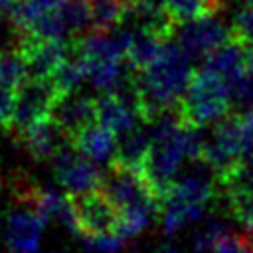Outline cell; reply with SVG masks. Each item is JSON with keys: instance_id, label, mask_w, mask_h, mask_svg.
I'll return each instance as SVG.
<instances>
[{"instance_id": "6da1fadb", "label": "cell", "mask_w": 253, "mask_h": 253, "mask_svg": "<svg viewBox=\"0 0 253 253\" xmlns=\"http://www.w3.org/2000/svg\"><path fill=\"white\" fill-rule=\"evenodd\" d=\"M194 71L192 55L178 42L172 43V40L152 65L142 71H132L138 97V119L144 125H154L160 117L174 111Z\"/></svg>"}, {"instance_id": "7a4b0ae2", "label": "cell", "mask_w": 253, "mask_h": 253, "mask_svg": "<svg viewBox=\"0 0 253 253\" xmlns=\"http://www.w3.org/2000/svg\"><path fill=\"white\" fill-rule=\"evenodd\" d=\"M99 188L115 202L123 213L121 233L125 237L138 233L154 211H160L156 198L152 196L140 170L111 162L101 176Z\"/></svg>"}, {"instance_id": "3957f363", "label": "cell", "mask_w": 253, "mask_h": 253, "mask_svg": "<svg viewBox=\"0 0 253 253\" xmlns=\"http://www.w3.org/2000/svg\"><path fill=\"white\" fill-rule=\"evenodd\" d=\"M231 109L229 85L215 71L202 67L196 69L178 105L174 107L178 121L184 126L202 128L217 123Z\"/></svg>"}, {"instance_id": "277c9868", "label": "cell", "mask_w": 253, "mask_h": 253, "mask_svg": "<svg viewBox=\"0 0 253 253\" xmlns=\"http://www.w3.org/2000/svg\"><path fill=\"white\" fill-rule=\"evenodd\" d=\"M67 202L73 217V229L89 243L113 235H123V213L99 186L85 192L67 194Z\"/></svg>"}, {"instance_id": "5b68a950", "label": "cell", "mask_w": 253, "mask_h": 253, "mask_svg": "<svg viewBox=\"0 0 253 253\" xmlns=\"http://www.w3.org/2000/svg\"><path fill=\"white\" fill-rule=\"evenodd\" d=\"M61 93L55 89L51 79L47 77H26L22 85L16 89V99L12 107L10 121L6 125V132L18 140L38 123L49 119L53 105Z\"/></svg>"}, {"instance_id": "8992f818", "label": "cell", "mask_w": 253, "mask_h": 253, "mask_svg": "<svg viewBox=\"0 0 253 253\" xmlns=\"http://www.w3.org/2000/svg\"><path fill=\"white\" fill-rule=\"evenodd\" d=\"M71 42L91 83L99 89H113L121 79V65L125 63L121 40L91 32L81 38H71Z\"/></svg>"}, {"instance_id": "52a82bcc", "label": "cell", "mask_w": 253, "mask_h": 253, "mask_svg": "<svg viewBox=\"0 0 253 253\" xmlns=\"http://www.w3.org/2000/svg\"><path fill=\"white\" fill-rule=\"evenodd\" d=\"M247 150L249 142L245 130V117L229 111L215 123L210 138L204 144L202 160L211 168L215 178H221L237 166Z\"/></svg>"}, {"instance_id": "ba28073f", "label": "cell", "mask_w": 253, "mask_h": 253, "mask_svg": "<svg viewBox=\"0 0 253 253\" xmlns=\"http://www.w3.org/2000/svg\"><path fill=\"white\" fill-rule=\"evenodd\" d=\"M49 119L57 125L63 138L73 144L89 126L97 123V99L75 91L61 95L53 105Z\"/></svg>"}, {"instance_id": "9c48e42d", "label": "cell", "mask_w": 253, "mask_h": 253, "mask_svg": "<svg viewBox=\"0 0 253 253\" xmlns=\"http://www.w3.org/2000/svg\"><path fill=\"white\" fill-rule=\"evenodd\" d=\"M176 42L192 55L206 57L215 47L225 43L231 38V30L221 24L215 16H204L196 20H188L176 26Z\"/></svg>"}, {"instance_id": "30bf717a", "label": "cell", "mask_w": 253, "mask_h": 253, "mask_svg": "<svg viewBox=\"0 0 253 253\" xmlns=\"http://www.w3.org/2000/svg\"><path fill=\"white\" fill-rule=\"evenodd\" d=\"M53 174L69 194L85 192L101 184V172L95 168L91 158L73 144L61 146L53 156Z\"/></svg>"}, {"instance_id": "8fae6325", "label": "cell", "mask_w": 253, "mask_h": 253, "mask_svg": "<svg viewBox=\"0 0 253 253\" xmlns=\"http://www.w3.org/2000/svg\"><path fill=\"white\" fill-rule=\"evenodd\" d=\"M20 53L24 55L28 77H51L57 67L65 61L71 49V42L65 40H40L26 38L18 40Z\"/></svg>"}, {"instance_id": "7c38bea8", "label": "cell", "mask_w": 253, "mask_h": 253, "mask_svg": "<svg viewBox=\"0 0 253 253\" xmlns=\"http://www.w3.org/2000/svg\"><path fill=\"white\" fill-rule=\"evenodd\" d=\"M43 219L28 206L14 208L6 213L4 243L12 253H34L40 243Z\"/></svg>"}, {"instance_id": "4fadbf2b", "label": "cell", "mask_w": 253, "mask_h": 253, "mask_svg": "<svg viewBox=\"0 0 253 253\" xmlns=\"http://www.w3.org/2000/svg\"><path fill=\"white\" fill-rule=\"evenodd\" d=\"M117 38L123 43L125 63L132 71H142L148 65H152L156 57L162 53L164 45L170 42L148 28H128Z\"/></svg>"}, {"instance_id": "5bb4252c", "label": "cell", "mask_w": 253, "mask_h": 253, "mask_svg": "<svg viewBox=\"0 0 253 253\" xmlns=\"http://www.w3.org/2000/svg\"><path fill=\"white\" fill-rule=\"evenodd\" d=\"M61 138L63 134L57 128V125L51 119H45L36 126H32L16 142L22 144L36 160H53V156L61 148Z\"/></svg>"}, {"instance_id": "9a60e30c", "label": "cell", "mask_w": 253, "mask_h": 253, "mask_svg": "<svg viewBox=\"0 0 253 253\" xmlns=\"http://www.w3.org/2000/svg\"><path fill=\"white\" fill-rule=\"evenodd\" d=\"M134 119H138V115L115 91H107L97 99V123L113 130L117 136L134 128Z\"/></svg>"}, {"instance_id": "2e32d148", "label": "cell", "mask_w": 253, "mask_h": 253, "mask_svg": "<svg viewBox=\"0 0 253 253\" xmlns=\"http://www.w3.org/2000/svg\"><path fill=\"white\" fill-rule=\"evenodd\" d=\"M204 61L208 69L215 71L225 81H231L247 67V47L239 43L235 38H229L225 43H221L211 53H208Z\"/></svg>"}, {"instance_id": "e0dca14e", "label": "cell", "mask_w": 253, "mask_h": 253, "mask_svg": "<svg viewBox=\"0 0 253 253\" xmlns=\"http://www.w3.org/2000/svg\"><path fill=\"white\" fill-rule=\"evenodd\" d=\"M150 142H152V136H148L144 130L134 126L117 138V150H115V156L111 158V162L140 170L146 160V154L150 150Z\"/></svg>"}, {"instance_id": "ac0fdd59", "label": "cell", "mask_w": 253, "mask_h": 253, "mask_svg": "<svg viewBox=\"0 0 253 253\" xmlns=\"http://www.w3.org/2000/svg\"><path fill=\"white\" fill-rule=\"evenodd\" d=\"M130 2L132 0H87L91 32L107 34L117 26H123Z\"/></svg>"}, {"instance_id": "d6986e66", "label": "cell", "mask_w": 253, "mask_h": 253, "mask_svg": "<svg viewBox=\"0 0 253 253\" xmlns=\"http://www.w3.org/2000/svg\"><path fill=\"white\" fill-rule=\"evenodd\" d=\"M213 192H215V182H210L206 176H200V174H188L176 180L168 198H174L196 210H204V206L211 200Z\"/></svg>"}, {"instance_id": "ffe728a7", "label": "cell", "mask_w": 253, "mask_h": 253, "mask_svg": "<svg viewBox=\"0 0 253 253\" xmlns=\"http://www.w3.org/2000/svg\"><path fill=\"white\" fill-rule=\"evenodd\" d=\"M117 134L113 130H109L107 126L95 123L93 126H89L75 142L73 146L79 148L83 154H87L91 160H107L115 156L117 150Z\"/></svg>"}, {"instance_id": "44dd1931", "label": "cell", "mask_w": 253, "mask_h": 253, "mask_svg": "<svg viewBox=\"0 0 253 253\" xmlns=\"http://www.w3.org/2000/svg\"><path fill=\"white\" fill-rule=\"evenodd\" d=\"M168 14L178 22H188L204 16H215L223 10V0H162Z\"/></svg>"}, {"instance_id": "7402d4cb", "label": "cell", "mask_w": 253, "mask_h": 253, "mask_svg": "<svg viewBox=\"0 0 253 253\" xmlns=\"http://www.w3.org/2000/svg\"><path fill=\"white\" fill-rule=\"evenodd\" d=\"M229 85V97H231V109L239 115L253 113V69L245 67L237 77L227 81Z\"/></svg>"}, {"instance_id": "603a6c76", "label": "cell", "mask_w": 253, "mask_h": 253, "mask_svg": "<svg viewBox=\"0 0 253 253\" xmlns=\"http://www.w3.org/2000/svg\"><path fill=\"white\" fill-rule=\"evenodd\" d=\"M28 77L26 61L20 49H10V51H0V81L18 89L22 81Z\"/></svg>"}, {"instance_id": "cb8c5ba5", "label": "cell", "mask_w": 253, "mask_h": 253, "mask_svg": "<svg viewBox=\"0 0 253 253\" xmlns=\"http://www.w3.org/2000/svg\"><path fill=\"white\" fill-rule=\"evenodd\" d=\"M59 12L65 20V26H67L71 38H79L77 34H81L85 30H91L87 0H65L59 6Z\"/></svg>"}, {"instance_id": "d4e9b609", "label": "cell", "mask_w": 253, "mask_h": 253, "mask_svg": "<svg viewBox=\"0 0 253 253\" xmlns=\"http://www.w3.org/2000/svg\"><path fill=\"white\" fill-rule=\"evenodd\" d=\"M231 38H235L245 47H253V4L239 8L231 20Z\"/></svg>"}, {"instance_id": "484cf974", "label": "cell", "mask_w": 253, "mask_h": 253, "mask_svg": "<svg viewBox=\"0 0 253 253\" xmlns=\"http://www.w3.org/2000/svg\"><path fill=\"white\" fill-rule=\"evenodd\" d=\"M225 225L215 221V219H210L194 237V249L198 253H211L213 245L221 239V235L225 233Z\"/></svg>"}, {"instance_id": "4316f807", "label": "cell", "mask_w": 253, "mask_h": 253, "mask_svg": "<svg viewBox=\"0 0 253 253\" xmlns=\"http://www.w3.org/2000/svg\"><path fill=\"white\" fill-rule=\"evenodd\" d=\"M227 204L231 213L247 227V231H253V194L227 198Z\"/></svg>"}, {"instance_id": "83f0119b", "label": "cell", "mask_w": 253, "mask_h": 253, "mask_svg": "<svg viewBox=\"0 0 253 253\" xmlns=\"http://www.w3.org/2000/svg\"><path fill=\"white\" fill-rule=\"evenodd\" d=\"M211 253H253L251 245L247 241V235H237L231 231H225L221 235V239L213 245Z\"/></svg>"}, {"instance_id": "f1b7e54d", "label": "cell", "mask_w": 253, "mask_h": 253, "mask_svg": "<svg viewBox=\"0 0 253 253\" xmlns=\"http://www.w3.org/2000/svg\"><path fill=\"white\" fill-rule=\"evenodd\" d=\"M14 99H16V89L0 81V126L2 128H6V125L10 121Z\"/></svg>"}, {"instance_id": "f546056e", "label": "cell", "mask_w": 253, "mask_h": 253, "mask_svg": "<svg viewBox=\"0 0 253 253\" xmlns=\"http://www.w3.org/2000/svg\"><path fill=\"white\" fill-rule=\"evenodd\" d=\"M40 10H55V8H59L65 0H32Z\"/></svg>"}, {"instance_id": "4dcf8cb0", "label": "cell", "mask_w": 253, "mask_h": 253, "mask_svg": "<svg viewBox=\"0 0 253 253\" xmlns=\"http://www.w3.org/2000/svg\"><path fill=\"white\" fill-rule=\"evenodd\" d=\"M14 2H16V0H0V18L10 12V8H12Z\"/></svg>"}, {"instance_id": "1f68e13d", "label": "cell", "mask_w": 253, "mask_h": 253, "mask_svg": "<svg viewBox=\"0 0 253 253\" xmlns=\"http://www.w3.org/2000/svg\"><path fill=\"white\" fill-rule=\"evenodd\" d=\"M160 253H174V251H172V249H162Z\"/></svg>"}, {"instance_id": "d6a6232c", "label": "cell", "mask_w": 253, "mask_h": 253, "mask_svg": "<svg viewBox=\"0 0 253 253\" xmlns=\"http://www.w3.org/2000/svg\"><path fill=\"white\" fill-rule=\"evenodd\" d=\"M241 2H245V4H253V0H241Z\"/></svg>"}]
</instances>
